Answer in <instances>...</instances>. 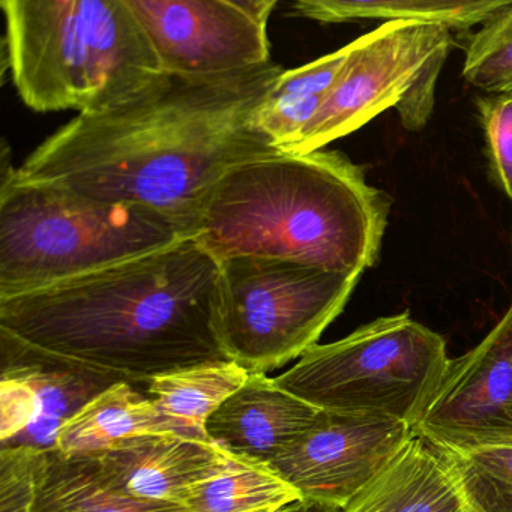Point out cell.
Instances as JSON below:
<instances>
[{"label": "cell", "mask_w": 512, "mask_h": 512, "mask_svg": "<svg viewBox=\"0 0 512 512\" xmlns=\"http://www.w3.org/2000/svg\"><path fill=\"white\" fill-rule=\"evenodd\" d=\"M0 379V442L8 446L31 427L37 416V404L25 380L4 373Z\"/></svg>", "instance_id": "26"}, {"label": "cell", "mask_w": 512, "mask_h": 512, "mask_svg": "<svg viewBox=\"0 0 512 512\" xmlns=\"http://www.w3.org/2000/svg\"><path fill=\"white\" fill-rule=\"evenodd\" d=\"M47 452L32 446L0 448V512H35Z\"/></svg>", "instance_id": "24"}, {"label": "cell", "mask_w": 512, "mask_h": 512, "mask_svg": "<svg viewBox=\"0 0 512 512\" xmlns=\"http://www.w3.org/2000/svg\"><path fill=\"white\" fill-rule=\"evenodd\" d=\"M323 413L281 388L275 377L250 373L209 418L206 434L232 454L269 463L311 430Z\"/></svg>", "instance_id": "13"}, {"label": "cell", "mask_w": 512, "mask_h": 512, "mask_svg": "<svg viewBox=\"0 0 512 512\" xmlns=\"http://www.w3.org/2000/svg\"><path fill=\"white\" fill-rule=\"evenodd\" d=\"M338 512H473L460 478L439 449L413 436Z\"/></svg>", "instance_id": "15"}, {"label": "cell", "mask_w": 512, "mask_h": 512, "mask_svg": "<svg viewBox=\"0 0 512 512\" xmlns=\"http://www.w3.org/2000/svg\"><path fill=\"white\" fill-rule=\"evenodd\" d=\"M11 79L35 112L98 115L164 71L128 0H2Z\"/></svg>", "instance_id": "4"}, {"label": "cell", "mask_w": 512, "mask_h": 512, "mask_svg": "<svg viewBox=\"0 0 512 512\" xmlns=\"http://www.w3.org/2000/svg\"><path fill=\"white\" fill-rule=\"evenodd\" d=\"M220 262L221 338L248 373H269L316 346L361 277L263 257Z\"/></svg>", "instance_id": "7"}, {"label": "cell", "mask_w": 512, "mask_h": 512, "mask_svg": "<svg viewBox=\"0 0 512 512\" xmlns=\"http://www.w3.org/2000/svg\"><path fill=\"white\" fill-rule=\"evenodd\" d=\"M221 262L194 238L35 292L0 299V332L133 385L230 361Z\"/></svg>", "instance_id": "2"}, {"label": "cell", "mask_w": 512, "mask_h": 512, "mask_svg": "<svg viewBox=\"0 0 512 512\" xmlns=\"http://www.w3.org/2000/svg\"><path fill=\"white\" fill-rule=\"evenodd\" d=\"M350 46L331 91L289 154L320 151L397 107L427 62L451 49L452 32L434 23L385 22Z\"/></svg>", "instance_id": "8"}, {"label": "cell", "mask_w": 512, "mask_h": 512, "mask_svg": "<svg viewBox=\"0 0 512 512\" xmlns=\"http://www.w3.org/2000/svg\"><path fill=\"white\" fill-rule=\"evenodd\" d=\"M35 512H188L185 506L149 502L122 493L101 476L91 457L46 454Z\"/></svg>", "instance_id": "18"}, {"label": "cell", "mask_w": 512, "mask_h": 512, "mask_svg": "<svg viewBox=\"0 0 512 512\" xmlns=\"http://www.w3.org/2000/svg\"><path fill=\"white\" fill-rule=\"evenodd\" d=\"M412 436L394 419L325 412L268 464L304 502L341 511Z\"/></svg>", "instance_id": "11"}, {"label": "cell", "mask_w": 512, "mask_h": 512, "mask_svg": "<svg viewBox=\"0 0 512 512\" xmlns=\"http://www.w3.org/2000/svg\"><path fill=\"white\" fill-rule=\"evenodd\" d=\"M248 376L250 373L233 361L197 365L152 380L148 397L178 425L181 434L209 440V418L247 382Z\"/></svg>", "instance_id": "19"}, {"label": "cell", "mask_w": 512, "mask_h": 512, "mask_svg": "<svg viewBox=\"0 0 512 512\" xmlns=\"http://www.w3.org/2000/svg\"><path fill=\"white\" fill-rule=\"evenodd\" d=\"M445 455L473 512H512V445Z\"/></svg>", "instance_id": "23"}, {"label": "cell", "mask_w": 512, "mask_h": 512, "mask_svg": "<svg viewBox=\"0 0 512 512\" xmlns=\"http://www.w3.org/2000/svg\"><path fill=\"white\" fill-rule=\"evenodd\" d=\"M317 506L310 505V503L299 500V502L292 503V505L286 506V508L278 509V511L272 512H316Z\"/></svg>", "instance_id": "28"}, {"label": "cell", "mask_w": 512, "mask_h": 512, "mask_svg": "<svg viewBox=\"0 0 512 512\" xmlns=\"http://www.w3.org/2000/svg\"><path fill=\"white\" fill-rule=\"evenodd\" d=\"M301 494L268 463L227 451L223 466L200 482L188 512H272L299 502Z\"/></svg>", "instance_id": "21"}, {"label": "cell", "mask_w": 512, "mask_h": 512, "mask_svg": "<svg viewBox=\"0 0 512 512\" xmlns=\"http://www.w3.org/2000/svg\"><path fill=\"white\" fill-rule=\"evenodd\" d=\"M283 73L272 61L226 76L164 73L122 106L77 115L17 170L91 199L152 209L196 233L227 173L283 152L259 125Z\"/></svg>", "instance_id": "1"}, {"label": "cell", "mask_w": 512, "mask_h": 512, "mask_svg": "<svg viewBox=\"0 0 512 512\" xmlns=\"http://www.w3.org/2000/svg\"><path fill=\"white\" fill-rule=\"evenodd\" d=\"M463 77L490 95L512 92V0L470 38Z\"/></svg>", "instance_id": "22"}, {"label": "cell", "mask_w": 512, "mask_h": 512, "mask_svg": "<svg viewBox=\"0 0 512 512\" xmlns=\"http://www.w3.org/2000/svg\"><path fill=\"white\" fill-rule=\"evenodd\" d=\"M178 433L149 397L118 382L89 401L61 428L56 449L65 457H92L143 434Z\"/></svg>", "instance_id": "16"}, {"label": "cell", "mask_w": 512, "mask_h": 512, "mask_svg": "<svg viewBox=\"0 0 512 512\" xmlns=\"http://www.w3.org/2000/svg\"><path fill=\"white\" fill-rule=\"evenodd\" d=\"M164 73L215 77L271 62L268 20L277 0H128Z\"/></svg>", "instance_id": "9"}, {"label": "cell", "mask_w": 512, "mask_h": 512, "mask_svg": "<svg viewBox=\"0 0 512 512\" xmlns=\"http://www.w3.org/2000/svg\"><path fill=\"white\" fill-rule=\"evenodd\" d=\"M352 46L284 71L259 112V125L283 152H289L313 121L349 58Z\"/></svg>", "instance_id": "20"}, {"label": "cell", "mask_w": 512, "mask_h": 512, "mask_svg": "<svg viewBox=\"0 0 512 512\" xmlns=\"http://www.w3.org/2000/svg\"><path fill=\"white\" fill-rule=\"evenodd\" d=\"M508 4L509 0H298L292 10L295 16L319 23L421 22L452 32L484 25Z\"/></svg>", "instance_id": "17"}, {"label": "cell", "mask_w": 512, "mask_h": 512, "mask_svg": "<svg viewBox=\"0 0 512 512\" xmlns=\"http://www.w3.org/2000/svg\"><path fill=\"white\" fill-rule=\"evenodd\" d=\"M413 433L445 454L512 445V304L478 346L449 361Z\"/></svg>", "instance_id": "10"}, {"label": "cell", "mask_w": 512, "mask_h": 512, "mask_svg": "<svg viewBox=\"0 0 512 512\" xmlns=\"http://www.w3.org/2000/svg\"><path fill=\"white\" fill-rule=\"evenodd\" d=\"M0 353L2 373L25 380L31 386L37 404V416L31 427L8 446H32L41 451H53L61 428L98 394L122 382L116 377L38 352L2 332Z\"/></svg>", "instance_id": "14"}, {"label": "cell", "mask_w": 512, "mask_h": 512, "mask_svg": "<svg viewBox=\"0 0 512 512\" xmlns=\"http://www.w3.org/2000/svg\"><path fill=\"white\" fill-rule=\"evenodd\" d=\"M194 238L160 212L82 196L4 169L0 299L35 292Z\"/></svg>", "instance_id": "5"}, {"label": "cell", "mask_w": 512, "mask_h": 512, "mask_svg": "<svg viewBox=\"0 0 512 512\" xmlns=\"http://www.w3.org/2000/svg\"><path fill=\"white\" fill-rule=\"evenodd\" d=\"M449 50L451 49L440 50L427 62L412 88L395 107L400 115L401 124L406 130L418 133L430 121L434 109L437 79L448 58Z\"/></svg>", "instance_id": "27"}, {"label": "cell", "mask_w": 512, "mask_h": 512, "mask_svg": "<svg viewBox=\"0 0 512 512\" xmlns=\"http://www.w3.org/2000/svg\"><path fill=\"white\" fill-rule=\"evenodd\" d=\"M391 208L341 152H281L227 173L194 239L218 260L263 257L362 275L379 259Z\"/></svg>", "instance_id": "3"}, {"label": "cell", "mask_w": 512, "mask_h": 512, "mask_svg": "<svg viewBox=\"0 0 512 512\" xmlns=\"http://www.w3.org/2000/svg\"><path fill=\"white\" fill-rule=\"evenodd\" d=\"M449 361L442 335L401 313L316 344L275 380L323 412L394 419L413 428Z\"/></svg>", "instance_id": "6"}, {"label": "cell", "mask_w": 512, "mask_h": 512, "mask_svg": "<svg viewBox=\"0 0 512 512\" xmlns=\"http://www.w3.org/2000/svg\"><path fill=\"white\" fill-rule=\"evenodd\" d=\"M491 170L512 202V92L490 95L478 103Z\"/></svg>", "instance_id": "25"}, {"label": "cell", "mask_w": 512, "mask_h": 512, "mask_svg": "<svg viewBox=\"0 0 512 512\" xmlns=\"http://www.w3.org/2000/svg\"><path fill=\"white\" fill-rule=\"evenodd\" d=\"M226 457V449L211 440L155 433L131 437L91 458L101 476L122 493L185 506L194 488L214 475Z\"/></svg>", "instance_id": "12"}]
</instances>
